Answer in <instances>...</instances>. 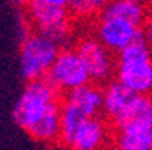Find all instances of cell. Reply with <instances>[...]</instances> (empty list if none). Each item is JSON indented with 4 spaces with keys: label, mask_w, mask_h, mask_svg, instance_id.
Here are the masks:
<instances>
[{
    "label": "cell",
    "mask_w": 152,
    "mask_h": 150,
    "mask_svg": "<svg viewBox=\"0 0 152 150\" xmlns=\"http://www.w3.org/2000/svg\"><path fill=\"white\" fill-rule=\"evenodd\" d=\"M113 124L116 149L152 150V101L147 94H136Z\"/></svg>",
    "instance_id": "1"
},
{
    "label": "cell",
    "mask_w": 152,
    "mask_h": 150,
    "mask_svg": "<svg viewBox=\"0 0 152 150\" xmlns=\"http://www.w3.org/2000/svg\"><path fill=\"white\" fill-rule=\"evenodd\" d=\"M116 79L136 94H151L152 91V53L144 38L134 42L118 53Z\"/></svg>",
    "instance_id": "2"
},
{
    "label": "cell",
    "mask_w": 152,
    "mask_h": 150,
    "mask_svg": "<svg viewBox=\"0 0 152 150\" xmlns=\"http://www.w3.org/2000/svg\"><path fill=\"white\" fill-rule=\"evenodd\" d=\"M58 94L60 91L46 78L28 81L12 111L13 122L28 134L46 116L50 107L56 101H60Z\"/></svg>",
    "instance_id": "3"
},
{
    "label": "cell",
    "mask_w": 152,
    "mask_h": 150,
    "mask_svg": "<svg viewBox=\"0 0 152 150\" xmlns=\"http://www.w3.org/2000/svg\"><path fill=\"white\" fill-rule=\"evenodd\" d=\"M60 53V45L42 33L27 35L20 48V71L25 81L42 79L48 74Z\"/></svg>",
    "instance_id": "4"
},
{
    "label": "cell",
    "mask_w": 152,
    "mask_h": 150,
    "mask_svg": "<svg viewBox=\"0 0 152 150\" xmlns=\"http://www.w3.org/2000/svg\"><path fill=\"white\" fill-rule=\"evenodd\" d=\"M28 17L38 33L45 35L56 45H65L71 38L69 10L66 7L46 4L45 0H31L28 4Z\"/></svg>",
    "instance_id": "5"
},
{
    "label": "cell",
    "mask_w": 152,
    "mask_h": 150,
    "mask_svg": "<svg viewBox=\"0 0 152 150\" xmlns=\"http://www.w3.org/2000/svg\"><path fill=\"white\" fill-rule=\"evenodd\" d=\"M58 91H71L91 83V74L76 50H60L53 66L45 76Z\"/></svg>",
    "instance_id": "6"
},
{
    "label": "cell",
    "mask_w": 152,
    "mask_h": 150,
    "mask_svg": "<svg viewBox=\"0 0 152 150\" xmlns=\"http://www.w3.org/2000/svg\"><path fill=\"white\" fill-rule=\"evenodd\" d=\"M96 38L106 48L118 55L124 48L132 45L134 42L144 38L142 26L129 22L121 17L98 13L96 20Z\"/></svg>",
    "instance_id": "7"
},
{
    "label": "cell",
    "mask_w": 152,
    "mask_h": 150,
    "mask_svg": "<svg viewBox=\"0 0 152 150\" xmlns=\"http://www.w3.org/2000/svg\"><path fill=\"white\" fill-rule=\"evenodd\" d=\"M76 51L80 53L86 68L89 69L93 81H109L116 71V60L113 58V51L109 48H106L96 36H88L78 43Z\"/></svg>",
    "instance_id": "8"
},
{
    "label": "cell",
    "mask_w": 152,
    "mask_h": 150,
    "mask_svg": "<svg viewBox=\"0 0 152 150\" xmlns=\"http://www.w3.org/2000/svg\"><path fill=\"white\" fill-rule=\"evenodd\" d=\"M107 135L109 132L106 122L98 116L89 117L76 129L66 147H69L71 150H103Z\"/></svg>",
    "instance_id": "9"
},
{
    "label": "cell",
    "mask_w": 152,
    "mask_h": 150,
    "mask_svg": "<svg viewBox=\"0 0 152 150\" xmlns=\"http://www.w3.org/2000/svg\"><path fill=\"white\" fill-rule=\"evenodd\" d=\"M134 96L136 92L121 81H109L103 89V112L114 122L127 109Z\"/></svg>",
    "instance_id": "10"
},
{
    "label": "cell",
    "mask_w": 152,
    "mask_h": 150,
    "mask_svg": "<svg viewBox=\"0 0 152 150\" xmlns=\"http://www.w3.org/2000/svg\"><path fill=\"white\" fill-rule=\"evenodd\" d=\"M28 134L33 137L35 140L43 143H55L60 142L61 137V102L56 101L46 116L43 117Z\"/></svg>",
    "instance_id": "11"
},
{
    "label": "cell",
    "mask_w": 152,
    "mask_h": 150,
    "mask_svg": "<svg viewBox=\"0 0 152 150\" xmlns=\"http://www.w3.org/2000/svg\"><path fill=\"white\" fill-rule=\"evenodd\" d=\"M65 99L76 104L89 117L99 116V112L103 111V89H99L98 86H94L91 83L68 91Z\"/></svg>",
    "instance_id": "12"
},
{
    "label": "cell",
    "mask_w": 152,
    "mask_h": 150,
    "mask_svg": "<svg viewBox=\"0 0 152 150\" xmlns=\"http://www.w3.org/2000/svg\"><path fill=\"white\" fill-rule=\"evenodd\" d=\"M99 13L121 17V18H126L129 22L136 23V25L142 26L149 12H147V7L144 4H141L139 0H111Z\"/></svg>",
    "instance_id": "13"
},
{
    "label": "cell",
    "mask_w": 152,
    "mask_h": 150,
    "mask_svg": "<svg viewBox=\"0 0 152 150\" xmlns=\"http://www.w3.org/2000/svg\"><path fill=\"white\" fill-rule=\"evenodd\" d=\"M111 0H71L69 10L78 17H93L98 15Z\"/></svg>",
    "instance_id": "14"
},
{
    "label": "cell",
    "mask_w": 152,
    "mask_h": 150,
    "mask_svg": "<svg viewBox=\"0 0 152 150\" xmlns=\"http://www.w3.org/2000/svg\"><path fill=\"white\" fill-rule=\"evenodd\" d=\"M142 31H144V40L147 43L149 50L152 53V10L147 13V18H145L144 25H142Z\"/></svg>",
    "instance_id": "15"
},
{
    "label": "cell",
    "mask_w": 152,
    "mask_h": 150,
    "mask_svg": "<svg viewBox=\"0 0 152 150\" xmlns=\"http://www.w3.org/2000/svg\"><path fill=\"white\" fill-rule=\"evenodd\" d=\"M46 4H51V5H56V7H66L69 8V2L71 0H45Z\"/></svg>",
    "instance_id": "16"
},
{
    "label": "cell",
    "mask_w": 152,
    "mask_h": 150,
    "mask_svg": "<svg viewBox=\"0 0 152 150\" xmlns=\"http://www.w3.org/2000/svg\"><path fill=\"white\" fill-rule=\"evenodd\" d=\"M31 0H12V4L15 5V7H28V4H30Z\"/></svg>",
    "instance_id": "17"
},
{
    "label": "cell",
    "mask_w": 152,
    "mask_h": 150,
    "mask_svg": "<svg viewBox=\"0 0 152 150\" xmlns=\"http://www.w3.org/2000/svg\"><path fill=\"white\" fill-rule=\"evenodd\" d=\"M141 4H144L147 8H152V0H139Z\"/></svg>",
    "instance_id": "18"
},
{
    "label": "cell",
    "mask_w": 152,
    "mask_h": 150,
    "mask_svg": "<svg viewBox=\"0 0 152 150\" xmlns=\"http://www.w3.org/2000/svg\"><path fill=\"white\" fill-rule=\"evenodd\" d=\"M149 98H151V101H152V91H151V94H149Z\"/></svg>",
    "instance_id": "19"
},
{
    "label": "cell",
    "mask_w": 152,
    "mask_h": 150,
    "mask_svg": "<svg viewBox=\"0 0 152 150\" xmlns=\"http://www.w3.org/2000/svg\"><path fill=\"white\" fill-rule=\"evenodd\" d=\"M116 150H119V149H116Z\"/></svg>",
    "instance_id": "20"
}]
</instances>
